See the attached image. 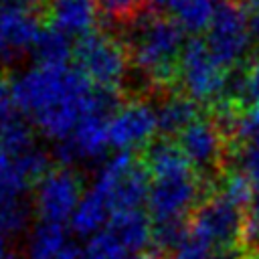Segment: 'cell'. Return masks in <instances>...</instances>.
I'll return each mask as SVG.
<instances>
[{"instance_id":"cell-15","label":"cell","mask_w":259,"mask_h":259,"mask_svg":"<svg viewBox=\"0 0 259 259\" xmlns=\"http://www.w3.org/2000/svg\"><path fill=\"white\" fill-rule=\"evenodd\" d=\"M45 8L49 14V24L75 40L97 30V0H47Z\"/></svg>"},{"instance_id":"cell-18","label":"cell","mask_w":259,"mask_h":259,"mask_svg":"<svg viewBox=\"0 0 259 259\" xmlns=\"http://www.w3.org/2000/svg\"><path fill=\"white\" fill-rule=\"evenodd\" d=\"M156 12L172 18L184 32H206L219 2L217 0H150Z\"/></svg>"},{"instance_id":"cell-3","label":"cell","mask_w":259,"mask_h":259,"mask_svg":"<svg viewBox=\"0 0 259 259\" xmlns=\"http://www.w3.org/2000/svg\"><path fill=\"white\" fill-rule=\"evenodd\" d=\"M91 87L85 75L71 65H34L10 83L14 107L30 119Z\"/></svg>"},{"instance_id":"cell-5","label":"cell","mask_w":259,"mask_h":259,"mask_svg":"<svg viewBox=\"0 0 259 259\" xmlns=\"http://www.w3.org/2000/svg\"><path fill=\"white\" fill-rule=\"evenodd\" d=\"M73 61L75 69L81 71L91 85L115 91L123 83L132 63L125 45L101 30H93L75 40Z\"/></svg>"},{"instance_id":"cell-32","label":"cell","mask_w":259,"mask_h":259,"mask_svg":"<svg viewBox=\"0 0 259 259\" xmlns=\"http://www.w3.org/2000/svg\"><path fill=\"white\" fill-rule=\"evenodd\" d=\"M227 2L243 10L245 14H255L259 10V0H227Z\"/></svg>"},{"instance_id":"cell-22","label":"cell","mask_w":259,"mask_h":259,"mask_svg":"<svg viewBox=\"0 0 259 259\" xmlns=\"http://www.w3.org/2000/svg\"><path fill=\"white\" fill-rule=\"evenodd\" d=\"M0 148L14 154L36 148L32 123H28L24 115H10L6 121L0 123Z\"/></svg>"},{"instance_id":"cell-23","label":"cell","mask_w":259,"mask_h":259,"mask_svg":"<svg viewBox=\"0 0 259 259\" xmlns=\"http://www.w3.org/2000/svg\"><path fill=\"white\" fill-rule=\"evenodd\" d=\"M166 253L168 259H217L219 255V251L198 233H194L188 225Z\"/></svg>"},{"instance_id":"cell-21","label":"cell","mask_w":259,"mask_h":259,"mask_svg":"<svg viewBox=\"0 0 259 259\" xmlns=\"http://www.w3.org/2000/svg\"><path fill=\"white\" fill-rule=\"evenodd\" d=\"M73 49L75 38L51 24H42L30 53L34 57V65H69V59H73Z\"/></svg>"},{"instance_id":"cell-6","label":"cell","mask_w":259,"mask_h":259,"mask_svg":"<svg viewBox=\"0 0 259 259\" xmlns=\"http://www.w3.org/2000/svg\"><path fill=\"white\" fill-rule=\"evenodd\" d=\"M176 79L182 93L198 105L221 103L229 85V71L210 55L202 38H190L182 51Z\"/></svg>"},{"instance_id":"cell-34","label":"cell","mask_w":259,"mask_h":259,"mask_svg":"<svg viewBox=\"0 0 259 259\" xmlns=\"http://www.w3.org/2000/svg\"><path fill=\"white\" fill-rule=\"evenodd\" d=\"M8 253H10V251L6 249V243H4V239L0 237V259H6V257H8Z\"/></svg>"},{"instance_id":"cell-9","label":"cell","mask_w":259,"mask_h":259,"mask_svg":"<svg viewBox=\"0 0 259 259\" xmlns=\"http://www.w3.org/2000/svg\"><path fill=\"white\" fill-rule=\"evenodd\" d=\"M83 186L75 170L69 166L51 168L34 186V208L45 223H71L81 198Z\"/></svg>"},{"instance_id":"cell-26","label":"cell","mask_w":259,"mask_h":259,"mask_svg":"<svg viewBox=\"0 0 259 259\" xmlns=\"http://www.w3.org/2000/svg\"><path fill=\"white\" fill-rule=\"evenodd\" d=\"M235 148V170L241 172L255 190H259V138L241 142Z\"/></svg>"},{"instance_id":"cell-33","label":"cell","mask_w":259,"mask_h":259,"mask_svg":"<svg viewBox=\"0 0 259 259\" xmlns=\"http://www.w3.org/2000/svg\"><path fill=\"white\" fill-rule=\"evenodd\" d=\"M251 18V32H253V40L259 45V10L255 14L249 16Z\"/></svg>"},{"instance_id":"cell-29","label":"cell","mask_w":259,"mask_h":259,"mask_svg":"<svg viewBox=\"0 0 259 259\" xmlns=\"http://www.w3.org/2000/svg\"><path fill=\"white\" fill-rule=\"evenodd\" d=\"M239 95H241V99H245L249 105H257V103H259V57L253 59V61L245 67V71L241 73Z\"/></svg>"},{"instance_id":"cell-13","label":"cell","mask_w":259,"mask_h":259,"mask_svg":"<svg viewBox=\"0 0 259 259\" xmlns=\"http://www.w3.org/2000/svg\"><path fill=\"white\" fill-rule=\"evenodd\" d=\"M42 24L34 10L0 2V65H12L32 51Z\"/></svg>"},{"instance_id":"cell-8","label":"cell","mask_w":259,"mask_h":259,"mask_svg":"<svg viewBox=\"0 0 259 259\" xmlns=\"http://www.w3.org/2000/svg\"><path fill=\"white\" fill-rule=\"evenodd\" d=\"M202 40L210 51V55L227 71H231L247 57L251 49L253 42L251 18L237 6L229 4L227 0H221L217 14L210 26L206 28V36Z\"/></svg>"},{"instance_id":"cell-7","label":"cell","mask_w":259,"mask_h":259,"mask_svg":"<svg viewBox=\"0 0 259 259\" xmlns=\"http://www.w3.org/2000/svg\"><path fill=\"white\" fill-rule=\"evenodd\" d=\"M188 227L208 241L219 253L241 249L247 241V212L223 194L214 192L204 198L192 212Z\"/></svg>"},{"instance_id":"cell-20","label":"cell","mask_w":259,"mask_h":259,"mask_svg":"<svg viewBox=\"0 0 259 259\" xmlns=\"http://www.w3.org/2000/svg\"><path fill=\"white\" fill-rule=\"evenodd\" d=\"M113 217L109 204L91 188H87L83 192V198L69 223V229L73 231V235L79 237H93L99 231H103L109 223V219Z\"/></svg>"},{"instance_id":"cell-11","label":"cell","mask_w":259,"mask_h":259,"mask_svg":"<svg viewBox=\"0 0 259 259\" xmlns=\"http://www.w3.org/2000/svg\"><path fill=\"white\" fill-rule=\"evenodd\" d=\"M51 170L49 156L36 146L14 154L0 148V204L22 200L24 192Z\"/></svg>"},{"instance_id":"cell-10","label":"cell","mask_w":259,"mask_h":259,"mask_svg":"<svg viewBox=\"0 0 259 259\" xmlns=\"http://www.w3.org/2000/svg\"><path fill=\"white\" fill-rule=\"evenodd\" d=\"M113 111L105 107L91 109L75 127V132L57 146V158L63 166L75 162H89L99 160L111 146H109V119Z\"/></svg>"},{"instance_id":"cell-2","label":"cell","mask_w":259,"mask_h":259,"mask_svg":"<svg viewBox=\"0 0 259 259\" xmlns=\"http://www.w3.org/2000/svg\"><path fill=\"white\" fill-rule=\"evenodd\" d=\"M186 42V32L172 18L156 12L136 18L127 53L132 65L148 81L166 85L178 75V63Z\"/></svg>"},{"instance_id":"cell-14","label":"cell","mask_w":259,"mask_h":259,"mask_svg":"<svg viewBox=\"0 0 259 259\" xmlns=\"http://www.w3.org/2000/svg\"><path fill=\"white\" fill-rule=\"evenodd\" d=\"M176 144L190 166L200 174H210L223 160L225 136L214 119L200 115L176 138Z\"/></svg>"},{"instance_id":"cell-27","label":"cell","mask_w":259,"mask_h":259,"mask_svg":"<svg viewBox=\"0 0 259 259\" xmlns=\"http://www.w3.org/2000/svg\"><path fill=\"white\" fill-rule=\"evenodd\" d=\"M26 223H28V206L24 204V200L0 204V237L2 239L22 231Z\"/></svg>"},{"instance_id":"cell-28","label":"cell","mask_w":259,"mask_h":259,"mask_svg":"<svg viewBox=\"0 0 259 259\" xmlns=\"http://www.w3.org/2000/svg\"><path fill=\"white\" fill-rule=\"evenodd\" d=\"M150 0H97L99 12L111 20H136Z\"/></svg>"},{"instance_id":"cell-38","label":"cell","mask_w":259,"mask_h":259,"mask_svg":"<svg viewBox=\"0 0 259 259\" xmlns=\"http://www.w3.org/2000/svg\"><path fill=\"white\" fill-rule=\"evenodd\" d=\"M0 2H8V0H0Z\"/></svg>"},{"instance_id":"cell-35","label":"cell","mask_w":259,"mask_h":259,"mask_svg":"<svg viewBox=\"0 0 259 259\" xmlns=\"http://www.w3.org/2000/svg\"><path fill=\"white\" fill-rule=\"evenodd\" d=\"M138 259H160L158 255H152V253H146V255H140Z\"/></svg>"},{"instance_id":"cell-37","label":"cell","mask_w":259,"mask_h":259,"mask_svg":"<svg viewBox=\"0 0 259 259\" xmlns=\"http://www.w3.org/2000/svg\"><path fill=\"white\" fill-rule=\"evenodd\" d=\"M257 259H259V243H257Z\"/></svg>"},{"instance_id":"cell-1","label":"cell","mask_w":259,"mask_h":259,"mask_svg":"<svg viewBox=\"0 0 259 259\" xmlns=\"http://www.w3.org/2000/svg\"><path fill=\"white\" fill-rule=\"evenodd\" d=\"M144 164L150 174L146 210L154 227L186 225L200 204L198 172L184 158L178 144L166 138L148 146Z\"/></svg>"},{"instance_id":"cell-17","label":"cell","mask_w":259,"mask_h":259,"mask_svg":"<svg viewBox=\"0 0 259 259\" xmlns=\"http://www.w3.org/2000/svg\"><path fill=\"white\" fill-rule=\"evenodd\" d=\"M134 257L144 255V251L154 243V223L146 210H121L115 212L105 227Z\"/></svg>"},{"instance_id":"cell-4","label":"cell","mask_w":259,"mask_h":259,"mask_svg":"<svg viewBox=\"0 0 259 259\" xmlns=\"http://www.w3.org/2000/svg\"><path fill=\"white\" fill-rule=\"evenodd\" d=\"M111 208V212L140 210L150 192V174L144 162H140L130 152H115L99 172L95 174L91 186Z\"/></svg>"},{"instance_id":"cell-16","label":"cell","mask_w":259,"mask_h":259,"mask_svg":"<svg viewBox=\"0 0 259 259\" xmlns=\"http://www.w3.org/2000/svg\"><path fill=\"white\" fill-rule=\"evenodd\" d=\"M81 247L67 225L38 221L28 235L26 259H79Z\"/></svg>"},{"instance_id":"cell-12","label":"cell","mask_w":259,"mask_h":259,"mask_svg":"<svg viewBox=\"0 0 259 259\" xmlns=\"http://www.w3.org/2000/svg\"><path fill=\"white\" fill-rule=\"evenodd\" d=\"M158 132L156 107L148 101H130L109 119V146L117 152H130L152 142Z\"/></svg>"},{"instance_id":"cell-36","label":"cell","mask_w":259,"mask_h":259,"mask_svg":"<svg viewBox=\"0 0 259 259\" xmlns=\"http://www.w3.org/2000/svg\"><path fill=\"white\" fill-rule=\"evenodd\" d=\"M6 259H18V257H14L12 253H8V257H6Z\"/></svg>"},{"instance_id":"cell-25","label":"cell","mask_w":259,"mask_h":259,"mask_svg":"<svg viewBox=\"0 0 259 259\" xmlns=\"http://www.w3.org/2000/svg\"><path fill=\"white\" fill-rule=\"evenodd\" d=\"M255 186L237 170H233L231 174H227L221 182L219 194H223L227 200H231L233 204H237L239 208L249 210L253 198H255Z\"/></svg>"},{"instance_id":"cell-30","label":"cell","mask_w":259,"mask_h":259,"mask_svg":"<svg viewBox=\"0 0 259 259\" xmlns=\"http://www.w3.org/2000/svg\"><path fill=\"white\" fill-rule=\"evenodd\" d=\"M247 241L259 243V190L255 192V198L247 212Z\"/></svg>"},{"instance_id":"cell-19","label":"cell","mask_w":259,"mask_h":259,"mask_svg":"<svg viewBox=\"0 0 259 259\" xmlns=\"http://www.w3.org/2000/svg\"><path fill=\"white\" fill-rule=\"evenodd\" d=\"M198 109H200V105L196 101H192L184 93H170V95H166L156 105L158 132L166 140L178 138L192 121H196L200 117Z\"/></svg>"},{"instance_id":"cell-24","label":"cell","mask_w":259,"mask_h":259,"mask_svg":"<svg viewBox=\"0 0 259 259\" xmlns=\"http://www.w3.org/2000/svg\"><path fill=\"white\" fill-rule=\"evenodd\" d=\"M79 259H138V257H134L107 229H103L87 239V243L81 247Z\"/></svg>"},{"instance_id":"cell-31","label":"cell","mask_w":259,"mask_h":259,"mask_svg":"<svg viewBox=\"0 0 259 259\" xmlns=\"http://www.w3.org/2000/svg\"><path fill=\"white\" fill-rule=\"evenodd\" d=\"M14 107V101H12V89L10 85L0 77V123L6 121L12 113L10 109Z\"/></svg>"}]
</instances>
